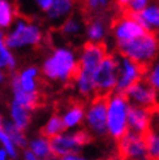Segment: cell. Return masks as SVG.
<instances>
[{"instance_id":"obj_3","label":"cell","mask_w":159,"mask_h":160,"mask_svg":"<svg viewBox=\"0 0 159 160\" xmlns=\"http://www.w3.org/2000/svg\"><path fill=\"white\" fill-rule=\"evenodd\" d=\"M41 70L34 65L22 68L11 77L12 100L29 109L41 103Z\"/></svg>"},{"instance_id":"obj_13","label":"cell","mask_w":159,"mask_h":160,"mask_svg":"<svg viewBox=\"0 0 159 160\" xmlns=\"http://www.w3.org/2000/svg\"><path fill=\"white\" fill-rule=\"evenodd\" d=\"M144 72H145L144 67H141L136 61L119 53V73H117L115 91L124 92L134 82L144 78Z\"/></svg>"},{"instance_id":"obj_4","label":"cell","mask_w":159,"mask_h":160,"mask_svg":"<svg viewBox=\"0 0 159 160\" xmlns=\"http://www.w3.org/2000/svg\"><path fill=\"white\" fill-rule=\"evenodd\" d=\"M44 41V31L39 23L17 17L5 33V43L13 52L39 47Z\"/></svg>"},{"instance_id":"obj_12","label":"cell","mask_w":159,"mask_h":160,"mask_svg":"<svg viewBox=\"0 0 159 160\" xmlns=\"http://www.w3.org/2000/svg\"><path fill=\"white\" fill-rule=\"evenodd\" d=\"M131 104L153 109L158 106V92L145 78L134 82L124 91Z\"/></svg>"},{"instance_id":"obj_27","label":"cell","mask_w":159,"mask_h":160,"mask_svg":"<svg viewBox=\"0 0 159 160\" xmlns=\"http://www.w3.org/2000/svg\"><path fill=\"white\" fill-rule=\"evenodd\" d=\"M144 78L151 85L159 95V55L158 58L145 68Z\"/></svg>"},{"instance_id":"obj_8","label":"cell","mask_w":159,"mask_h":160,"mask_svg":"<svg viewBox=\"0 0 159 160\" xmlns=\"http://www.w3.org/2000/svg\"><path fill=\"white\" fill-rule=\"evenodd\" d=\"M119 73V55L106 53L94 72L95 95H108L115 91Z\"/></svg>"},{"instance_id":"obj_16","label":"cell","mask_w":159,"mask_h":160,"mask_svg":"<svg viewBox=\"0 0 159 160\" xmlns=\"http://www.w3.org/2000/svg\"><path fill=\"white\" fill-rule=\"evenodd\" d=\"M85 35L87 42L91 43H103L108 33L107 21L102 16H95L94 18L89 21L87 25H85Z\"/></svg>"},{"instance_id":"obj_34","label":"cell","mask_w":159,"mask_h":160,"mask_svg":"<svg viewBox=\"0 0 159 160\" xmlns=\"http://www.w3.org/2000/svg\"><path fill=\"white\" fill-rule=\"evenodd\" d=\"M22 158L25 159V160H37L35 155H34L33 152H31V151H30L28 147L23 148V151H22Z\"/></svg>"},{"instance_id":"obj_17","label":"cell","mask_w":159,"mask_h":160,"mask_svg":"<svg viewBox=\"0 0 159 160\" xmlns=\"http://www.w3.org/2000/svg\"><path fill=\"white\" fill-rule=\"evenodd\" d=\"M64 126L67 130H72L77 129L84 124L85 120V107L81 103H73L69 107H67L63 113L60 115Z\"/></svg>"},{"instance_id":"obj_18","label":"cell","mask_w":159,"mask_h":160,"mask_svg":"<svg viewBox=\"0 0 159 160\" xmlns=\"http://www.w3.org/2000/svg\"><path fill=\"white\" fill-rule=\"evenodd\" d=\"M134 16L147 31H159V0L156 3H149Z\"/></svg>"},{"instance_id":"obj_32","label":"cell","mask_w":159,"mask_h":160,"mask_svg":"<svg viewBox=\"0 0 159 160\" xmlns=\"http://www.w3.org/2000/svg\"><path fill=\"white\" fill-rule=\"evenodd\" d=\"M151 129L159 130V106L151 109Z\"/></svg>"},{"instance_id":"obj_22","label":"cell","mask_w":159,"mask_h":160,"mask_svg":"<svg viewBox=\"0 0 159 160\" xmlns=\"http://www.w3.org/2000/svg\"><path fill=\"white\" fill-rule=\"evenodd\" d=\"M0 68L7 72H13L17 68V58L5 43V33L0 30Z\"/></svg>"},{"instance_id":"obj_14","label":"cell","mask_w":159,"mask_h":160,"mask_svg":"<svg viewBox=\"0 0 159 160\" xmlns=\"http://www.w3.org/2000/svg\"><path fill=\"white\" fill-rule=\"evenodd\" d=\"M151 129V109L131 104L128 109V130L146 134Z\"/></svg>"},{"instance_id":"obj_31","label":"cell","mask_w":159,"mask_h":160,"mask_svg":"<svg viewBox=\"0 0 159 160\" xmlns=\"http://www.w3.org/2000/svg\"><path fill=\"white\" fill-rule=\"evenodd\" d=\"M54 0H33V4L39 12H46L52 4Z\"/></svg>"},{"instance_id":"obj_2","label":"cell","mask_w":159,"mask_h":160,"mask_svg":"<svg viewBox=\"0 0 159 160\" xmlns=\"http://www.w3.org/2000/svg\"><path fill=\"white\" fill-rule=\"evenodd\" d=\"M78 68V55L68 46H58L46 56L41 74L52 83H69Z\"/></svg>"},{"instance_id":"obj_30","label":"cell","mask_w":159,"mask_h":160,"mask_svg":"<svg viewBox=\"0 0 159 160\" xmlns=\"http://www.w3.org/2000/svg\"><path fill=\"white\" fill-rule=\"evenodd\" d=\"M86 8L91 13H102L111 5L112 0H84Z\"/></svg>"},{"instance_id":"obj_1","label":"cell","mask_w":159,"mask_h":160,"mask_svg":"<svg viewBox=\"0 0 159 160\" xmlns=\"http://www.w3.org/2000/svg\"><path fill=\"white\" fill-rule=\"evenodd\" d=\"M107 53L105 43L87 42L78 53V68L72 79L74 89L82 98L95 97L94 72Z\"/></svg>"},{"instance_id":"obj_25","label":"cell","mask_w":159,"mask_h":160,"mask_svg":"<svg viewBox=\"0 0 159 160\" xmlns=\"http://www.w3.org/2000/svg\"><path fill=\"white\" fill-rule=\"evenodd\" d=\"M65 129L64 122L60 117V115H52L49 120L46 121V124L42 128V134L47 138H52L55 135H58L60 133H63Z\"/></svg>"},{"instance_id":"obj_28","label":"cell","mask_w":159,"mask_h":160,"mask_svg":"<svg viewBox=\"0 0 159 160\" xmlns=\"http://www.w3.org/2000/svg\"><path fill=\"white\" fill-rule=\"evenodd\" d=\"M145 138H146V145H147L149 159L159 160V130L150 129L145 134Z\"/></svg>"},{"instance_id":"obj_5","label":"cell","mask_w":159,"mask_h":160,"mask_svg":"<svg viewBox=\"0 0 159 160\" xmlns=\"http://www.w3.org/2000/svg\"><path fill=\"white\" fill-rule=\"evenodd\" d=\"M120 55L146 68L159 55V37L155 31H146L134 41L117 47Z\"/></svg>"},{"instance_id":"obj_21","label":"cell","mask_w":159,"mask_h":160,"mask_svg":"<svg viewBox=\"0 0 159 160\" xmlns=\"http://www.w3.org/2000/svg\"><path fill=\"white\" fill-rule=\"evenodd\" d=\"M31 152H33L37 158V160H46L52 158V151H51V143L50 138L44 137L43 134L38 135V137L31 138L28 141V146H26Z\"/></svg>"},{"instance_id":"obj_36","label":"cell","mask_w":159,"mask_h":160,"mask_svg":"<svg viewBox=\"0 0 159 160\" xmlns=\"http://www.w3.org/2000/svg\"><path fill=\"white\" fill-rule=\"evenodd\" d=\"M8 159V154H7V151L0 146V160H7Z\"/></svg>"},{"instance_id":"obj_10","label":"cell","mask_w":159,"mask_h":160,"mask_svg":"<svg viewBox=\"0 0 159 160\" xmlns=\"http://www.w3.org/2000/svg\"><path fill=\"white\" fill-rule=\"evenodd\" d=\"M146 31L147 30L137 20L136 16L125 12L119 16L111 26V33H112V37L115 39L116 47H120L125 43L134 41Z\"/></svg>"},{"instance_id":"obj_19","label":"cell","mask_w":159,"mask_h":160,"mask_svg":"<svg viewBox=\"0 0 159 160\" xmlns=\"http://www.w3.org/2000/svg\"><path fill=\"white\" fill-rule=\"evenodd\" d=\"M59 29L61 35L65 38L72 39L80 37L85 31V20L80 13H72L60 23Z\"/></svg>"},{"instance_id":"obj_33","label":"cell","mask_w":159,"mask_h":160,"mask_svg":"<svg viewBox=\"0 0 159 160\" xmlns=\"http://www.w3.org/2000/svg\"><path fill=\"white\" fill-rule=\"evenodd\" d=\"M61 159L63 160H82L85 158L81 155V152H72V154H68L65 156H63Z\"/></svg>"},{"instance_id":"obj_9","label":"cell","mask_w":159,"mask_h":160,"mask_svg":"<svg viewBox=\"0 0 159 160\" xmlns=\"http://www.w3.org/2000/svg\"><path fill=\"white\" fill-rule=\"evenodd\" d=\"M107 95H95L90 102L87 109H85L86 130L94 137L107 135Z\"/></svg>"},{"instance_id":"obj_24","label":"cell","mask_w":159,"mask_h":160,"mask_svg":"<svg viewBox=\"0 0 159 160\" xmlns=\"http://www.w3.org/2000/svg\"><path fill=\"white\" fill-rule=\"evenodd\" d=\"M4 129L8 134V137L11 138V141L16 145L18 150H23L28 146V137L25 134V130L20 129L14 124H12L9 120H4Z\"/></svg>"},{"instance_id":"obj_11","label":"cell","mask_w":159,"mask_h":160,"mask_svg":"<svg viewBox=\"0 0 159 160\" xmlns=\"http://www.w3.org/2000/svg\"><path fill=\"white\" fill-rule=\"evenodd\" d=\"M116 142H117L119 155L123 159H133V160L149 159L146 138L144 134L128 130Z\"/></svg>"},{"instance_id":"obj_6","label":"cell","mask_w":159,"mask_h":160,"mask_svg":"<svg viewBox=\"0 0 159 160\" xmlns=\"http://www.w3.org/2000/svg\"><path fill=\"white\" fill-rule=\"evenodd\" d=\"M107 102V135L117 141L128 132V109L131 103L125 94L112 91L106 97Z\"/></svg>"},{"instance_id":"obj_15","label":"cell","mask_w":159,"mask_h":160,"mask_svg":"<svg viewBox=\"0 0 159 160\" xmlns=\"http://www.w3.org/2000/svg\"><path fill=\"white\" fill-rule=\"evenodd\" d=\"M77 7V0H54L50 8L47 9L46 18L52 25L59 26L67 17L74 13Z\"/></svg>"},{"instance_id":"obj_35","label":"cell","mask_w":159,"mask_h":160,"mask_svg":"<svg viewBox=\"0 0 159 160\" xmlns=\"http://www.w3.org/2000/svg\"><path fill=\"white\" fill-rule=\"evenodd\" d=\"M7 81V70L0 68V85H3Z\"/></svg>"},{"instance_id":"obj_20","label":"cell","mask_w":159,"mask_h":160,"mask_svg":"<svg viewBox=\"0 0 159 160\" xmlns=\"http://www.w3.org/2000/svg\"><path fill=\"white\" fill-rule=\"evenodd\" d=\"M31 112L26 107H23L16 102H11L9 109H8V115H9V121L14 124L17 128L22 130H26L30 122H31Z\"/></svg>"},{"instance_id":"obj_7","label":"cell","mask_w":159,"mask_h":160,"mask_svg":"<svg viewBox=\"0 0 159 160\" xmlns=\"http://www.w3.org/2000/svg\"><path fill=\"white\" fill-rule=\"evenodd\" d=\"M93 135L84 129L64 130L63 133L50 138L51 151L54 158H63L72 152H81L82 147L91 142Z\"/></svg>"},{"instance_id":"obj_26","label":"cell","mask_w":159,"mask_h":160,"mask_svg":"<svg viewBox=\"0 0 159 160\" xmlns=\"http://www.w3.org/2000/svg\"><path fill=\"white\" fill-rule=\"evenodd\" d=\"M0 146H2L8 154V158L11 159H17L18 158V148L8 137V134L4 129V118L0 113Z\"/></svg>"},{"instance_id":"obj_29","label":"cell","mask_w":159,"mask_h":160,"mask_svg":"<svg viewBox=\"0 0 159 160\" xmlns=\"http://www.w3.org/2000/svg\"><path fill=\"white\" fill-rule=\"evenodd\" d=\"M151 0H117V5L125 13L136 14L141 12Z\"/></svg>"},{"instance_id":"obj_23","label":"cell","mask_w":159,"mask_h":160,"mask_svg":"<svg viewBox=\"0 0 159 160\" xmlns=\"http://www.w3.org/2000/svg\"><path fill=\"white\" fill-rule=\"evenodd\" d=\"M17 18V9L12 0L0 2V30H8Z\"/></svg>"},{"instance_id":"obj_37","label":"cell","mask_w":159,"mask_h":160,"mask_svg":"<svg viewBox=\"0 0 159 160\" xmlns=\"http://www.w3.org/2000/svg\"><path fill=\"white\" fill-rule=\"evenodd\" d=\"M0 2H2V0H0Z\"/></svg>"}]
</instances>
